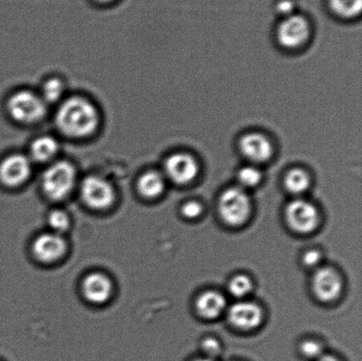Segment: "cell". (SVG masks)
<instances>
[{
    "instance_id": "26",
    "label": "cell",
    "mask_w": 362,
    "mask_h": 361,
    "mask_svg": "<svg viewBox=\"0 0 362 361\" xmlns=\"http://www.w3.org/2000/svg\"><path fill=\"white\" fill-rule=\"evenodd\" d=\"M202 348L209 356L218 355L221 346L216 338H207L202 343Z\"/></svg>"
},
{
    "instance_id": "12",
    "label": "cell",
    "mask_w": 362,
    "mask_h": 361,
    "mask_svg": "<svg viewBox=\"0 0 362 361\" xmlns=\"http://www.w3.org/2000/svg\"><path fill=\"white\" fill-rule=\"evenodd\" d=\"M228 319L234 327L240 330H254L262 323V311L261 307L254 302H238L230 307Z\"/></svg>"
},
{
    "instance_id": "18",
    "label": "cell",
    "mask_w": 362,
    "mask_h": 361,
    "mask_svg": "<svg viewBox=\"0 0 362 361\" xmlns=\"http://www.w3.org/2000/svg\"><path fill=\"white\" fill-rule=\"evenodd\" d=\"M286 189L293 194H300L308 189L310 186V178L303 169L290 170L285 178Z\"/></svg>"
},
{
    "instance_id": "14",
    "label": "cell",
    "mask_w": 362,
    "mask_h": 361,
    "mask_svg": "<svg viewBox=\"0 0 362 361\" xmlns=\"http://www.w3.org/2000/svg\"><path fill=\"white\" fill-rule=\"evenodd\" d=\"M83 291L88 302L95 304L105 303L112 295V282L104 274H90L84 279Z\"/></svg>"
},
{
    "instance_id": "28",
    "label": "cell",
    "mask_w": 362,
    "mask_h": 361,
    "mask_svg": "<svg viewBox=\"0 0 362 361\" xmlns=\"http://www.w3.org/2000/svg\"><path fill=\"white\" fill-rule=\"evenodd\" d=\"M276 10L281 16L288 17L292 16L294 10V4L292 0H281L276 5Z\"/></svg>"
},
{
    "instance_id": "19",
    "label": "cell",
    "mask_w": 362,
    "mask_h": 361,
    "mask_svg": "<svg viewBox=\"0 0 362 361\" xmlns=\"http://www.w3.org/2000/svg\"><path fill=\"white\" fill-rule=\"evenodd\" d=\"M333 12L344 18H352L361 13L362 0H329Z\"/></svg>"
},
{
    "instance_id": "17",
    "label": "cell",
    "mask_w": 362,
    "mask_h": 361,
    "mask_svg": "<svg viewBox=\"0 0 362 361\" xmlns=\"http://www.w3.org/2000/svg\"><path fill=\"white\" fill-rule=\"evenodd\" d=\"M59 150V144L54 138L42 136L35 140L31 145V155L35 160L45 162L54 157Z\"/></svg>"
},
{
    "instance_id": "7",
    "label": "cell",
    "mask_w": 362,
    "mask_h": 361,
    "mask_svg": "<svg viewBox=\"0 0 362 361\" xmlns=\"http://www.w3.org/2000/svg\"><path fill=\"white\" fill-rule=\"evenodd\" d=\"M310 35V27L308 20L300 16H290L280 23L278 39L283 47L294 49L306 42Z\"/></svg>"
},
{
    "instance_id": "9",
    "label": "cell",
    "mask_w": 362,
    "mask_h": 361,
    "mask_svg": "<svg viewBox=\"0 0 362 361\" xmlns=\"http://www.w3.org/2000/svg\"><path fill=\"white\" fill-rule=\"evenodd\" d=\"M31 173L30 161L25 155H10L0 165V180L8 187H17L26 182Z\"/></svg>"
},
{
    "instance_id": "16",
    "label": "cell",
    "mask_w": 362,
    "mask_h": 361,
    "mask_svg": "<svg viewBox=\"0 0 362 361\" xmlns=\"http://www.w3.org/2000/svg\"><path fill=\"white\" fill-rule=\"evenodd\" d=\"M165 187L164 177L158 172L144 173L138 182V189L141 196L147 198H156L161 196Z\"/></svg>"
},
{
    "instance_id": "5",
    "label": "cell",
    "mask_w": 362,
    "mask_h": 361,
    "mask_svg": "<svg viewBox=\"0 0 362 361\" xmlns=\"http://www.w3.org/2000/svg\"><path fill=\"white\" fill-rule=\"evenodd\" d=\"M286 218L293 231L304 235L315 231L319 224L317 208L304 200L293 201L287 205Z\"/></svg>"
},
{
    "instance_id": "23",
    "label": "cell",
    "mask_w": 362,
    "mask_h": 361,
    "mask_svg": "<svg viewBox=\"0 0 362 361\" xmlns=\"http://www.w3.org/2000/svg\"><path fill=\"white\" fill-rule=\"evenodd\" d=\"M48 222L51 228L55 233H62L69 228L70 221L69 215L62 211H54L49 215Z\"/></svg>"
},
{
    "instance_id": "4",
    "label": "cell",
    "mask_w": 362,
    "mask_h": 361,
    "mask_svg": "<svg viewBox=\"0 0 362 361\" xmlns=\"http://www.w3.org/2000/svg\"><path fill=\"white\" fill-rule=\"evenodd\" d=\"M7 108L14 119L27 124L38 122L44 118L47 112L44 99L28 90L13 95Z\"/></svg>"
},
{
    "instance_id": "21",
    "label": "cell",
    "mask_w": 362,
    "mask_h": 361,
    "mask_svg": "<svg viewBox=\"0 0 362 361\" xmlns=\"http://www.w3.org/2000/svg\"><path fill=\"white\" fill-rule=\"evenodd\" d=\"M238 180L240 186L245 189H252L257 187L262 180L261 172L252 165L245 166L238 172Z\"/></svg>"
},
{
    "instance_id": "25",
    "label": "cell",
    "mask_w": 362,
    "mask_h": 361,
    "mask_svg": "<svg viewBox=\"0 0 362 361\" xmlns=\"http://www.w3.org/2000/svg\"><path fill=\"white\" fill-rule=\"evenodd\" d=\"M202 212V206L197 201H188L181 208L183 217L187 219H195L200 217Z\"/></svg>"
},
{
    "instance_id": "1",
    "label": "cell",
    "mask_w": 362,
    "mask_h": 361,
    "mask_svg": "<svg viewBox=\"0 0 362 361\" xmlns=\"http://www.w3.org/2000/svg\"><path fill=\"white\" fill-rule=\"evenodd\" d=\"M57 125L66 136L84 137L90 136L98 126L97 109L81 97L67 99L60 106L56 117Z\"/></svg>"
},
{
    "instance_id": "27",
    "label": "cell",
    "mask_w": 362,
    "mask_h": 361,
    "mask_svg": "<svg viewBox=\"0 0 362 361\" xmlns=\"http://www.w3.org/2000/svg\"><path fill=\"white\" fill-rule=\"evenodd\" d=\"M303 261L307 267L314 268L321 263L322 254L317 250H310L305 253Z\"/></svg>"
},
{
    "instance_id": "11",
    "label": "cell",
    "mask_w": 362,
    "mask_h": 361,
    "mask_svg": "<svg viewBox=\"0 0 362 361\" xmlns=\"http://www.w3.org/2000/svg\"><path fill=\"white\" fill-rule=\"evenodd\" d=\"M315 296L322 302H331L342 292V280L332 268H322L317 271L313 278Z\"/></svg>"
},
{
    "instance_id": "15",
    "label": "cell",
    "mask_w": 362,
    "mask_h": 361,
    "mask_svg": "<svg viewBox=\"0 0 362 361\" xmlns=\"http://www.w3.org/2000/svg\"><path fill=\"white\" fill-rule=\"evenodd\" d=\"M195 307L199 314L204 319H216L226 307L225 297L215 291H208L202 293L198 297Z\"/></svg>"
},
{
    "instance_id": "20",
    "label": "cell",
    "mask_w": 362,
    "mask_h": 361,
    "mask_svg": "<svg viewBox=\"0 0 362 361\" xmlns=\"http://www.w3.org/2000/svg\"><path fill=\"white\" fill-rule=\"evenodd\" d=\"M228 289L230 295L236 298H244L251 292L253 284L246 275H238L230 279Z\"/></svg>"
},
{
    "instance_id": "30",
    "label": "cell",
    "mask_w": 362,
    "mask_h": 361,
    "mask_svg": "<svg viewBox=\"0 0 362 361\" xmlns=\"http://www.w3.org/2000/svg\"><path fill=\"white\" fill-rule=\"evenodd\" d=\"M97 1L100 2V3H110V2L115 1V0H97Z\"/></svg>"
},
{
    "instance_id": "31",
    "label": "cell",
    "mask_w": 362,
    "mask_h": 361,
    "mask_svg": "<svg viewBox=\"0 0 362 361\" xmlns=\"http://www.w3.org/2000/svg\"><path fill=\"white\" fill-rule=\"evenodd\" d=\"M194 361H214L211 359H209V358H205V359H198V360H195Z\"/></svg>"
},
{
    "instance_id": "13",
    "label": "cell",
    "mask_w": 362,
    "mask_h": 361,
    "mask_svg": "<svg viewBox=\"0 0 362 361\" xmlns=\"http://www.w3.org/2000/svg\"><path fill=\"white\" fill-rule=\"evenodd\" d=\"M66 244L58 233H44L38 236L33 244L35 257L42 263H53L66 253Z\"/></svg>"
},
{
    "instance_id": "3",
    "label": "cell",
    "mask_w": 362,
    "mask_h": 361,
    "mask_svg": "<svg viewBox=\"0 0 362 361\" xmlns=\"http://www.w3.org/2000/svg\"><path fill=\"white\" fill-rule=\"evenodd\" d=\"M219 213L227 225L239 226L250 218V197L240 187H230L222 194L219 200Z\"/></svg>"
},
{
    "instance_id": "6",
    "label": "cell",
    "mask_w": 362,
    "mask_h": 361,
    "mask_svg": "<svg viewBox=\"0 0 362 361\" xmlns=\"http://www.w3.org/2000/svg\"><path fill=\"white\" fill-rule=\"evenodd\" d=\"M81 193L85 203L95 210H104L111 206L115 198L111 184L98 176L85 179L81 184Z\"/></svg>"
},
{
    "instance_id": "2",
    "label": "cell",
    "mask_w": 362,
    "mask_h": 361,
    "mask_svg": "<svg viewBox=\"0 0 362 361\" xmlns=\"http://www.w3.org/2000/svg\"><path fill=\"white\" fill-rule=\"evenodd\" d=\"M76 172L69 162L60 161L46 170L42 175V189L49 199L59 201L66 198L73 190Z\"/></svg>"
},
{
    "instance_id": "8",
    "label": "cell",
    "mask_w": 362,
    "mask_h": 361,
    "mask_svg": "<svg viewBox=\"0 0 362 361\" xmlns=\"http://www.w3.org/2000/svg\"><path fill=\"white\" fill-rule=\"evenodd\" d=\"M165 168L168 178L179 185L193 182L199 172L197 161L186 153L172 155L165 161Z\"/></svg>"
},
{
    "instance_id": "29",
    "label": "cell",
    "mask_w": 362,
    "mask_h": 361,
    "mask_svg": "<svg viewBox=\"0 0 362 361\" xmlns=\"http://www.w3.org/2000/svg\"><path fill=\"white\" fill-rule=\"evenodd\" d=\"M317 361H339L332 355H322L320 358L317 359Z\"/></svg>"
},
{
    "instance_id": "22",
    "label": "cell",
    "mask_w": 362,
    "mask_h": 361,
    "mask_svg": "<svg viewBox=\"0 0 362 361\" xmlns=\"http://www.w3.org/2000/svg\"><path fill=\"white\" fill-rule=\"evenodd\" d=\"M64 92V84L59 79H49L46 81L42 87V94H44L45 102H54L58 101Z\"/></svg>"
},
{
    "instance_id": "24",
    "label": "cell",
    "mask_w": 362,
    "mask_h": 361,
    "mask_svg": "<svg viewBox=\"0 0 362 361\" xmlns=\"http://www.w3.org/2000/svg\"><path fill=\"white\" fill-rule=\"evenodd\" d=\"M300 352L308 359H319L322 355V348L313 341H304L300 345Z\"/></svg>"
},
{
    "instance_id": "10",
    "label": "cell",
    "mask_w": 362,
    "mask_h": 361,
    "mask_svg": "<svg viewBox=\"0 0 362 361\" xmlns=\"http://www.w3.org/2000/svg\"><path fill=\"white\" fill-rule=\"evenodd\" d=\"M239 146L244 157L255 164L267 162L273 153L271 141L260 133L245 134L241 137Z\"/></svg>"
}]
</instances>
